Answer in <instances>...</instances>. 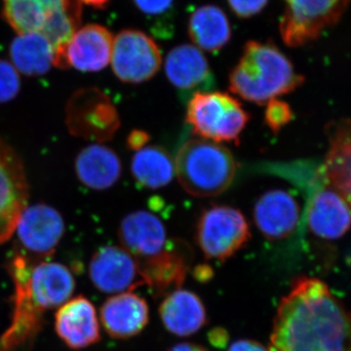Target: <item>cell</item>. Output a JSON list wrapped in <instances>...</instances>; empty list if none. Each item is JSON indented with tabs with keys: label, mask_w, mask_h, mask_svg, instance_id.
Wrapping results in <instances>:
<instances>
[{
	"label": "cell",
	"mask_w": 351,
	"mask_h": 351,
	"mask_svg": "<svg viewBox=\"0 0 351 351\" xmlns=\"http://www.w3.org/2000/svg\"><path fill=\"white\" fill-rule=\"evenodd\" d=\"M2 17L17 34L36 32L58 51L80 27L78 0H2Z\"/></svg>",
	"instance_id": "cell-5"
},
{
	"label": "cell",
	"mask_w": 351,
	"mask_h": 351,
	"mask_svg": "<svg viewBox=\"0 0 351 351\" xmlns=\"http://www.w3.org/2000/svg\"><path fill=\"white\" fill-rule=\"evenodd\" d=\"M110 64L122 82H149L162 64L160 49L154 38L138 29H126L113 38Z\"/></svg>",
	"instance_id": "cell-9"
},
{
	"label": "cell",
	"mask_w": 351,
	"mask_h": 351,
	"mask_svg": "<svg viewBox=\"0 0 351 351\" xmlns=\"http://www.w3.org/2000/svg\"><path fill=\"white\" fill-rule=\"evenodd\" d=\"M286 8L279 31L289 47H301L319 38L321 32L336 25L350 0H284Z\"/></svg>",
	"instance_id": "cell-7"
},
{
	"label": "cell",
	"mask_w": 351,
	"mask_h": 351,
	"mask_svg": "<svg viewBox=\"0 0 351 351\" xmlns=\"http://www.w3.org/2000/svg\"><path fill=\"white\" fill-rule=\"evenodd\" d=\"M327 135L329 149L321 166L323 177L351 206V119L332 122Z\"/></svg>",
	"instance_id": "cell-21"
},
{
	"label": "cell",
	"mask_w": 351,
	"mask_h": 351,
	"mask_svg": "<svg viewBox=\"0 0 351 351\" xmlns=\"http://www.w3.org/2000/svg\"><path fill=\"white\" fill-rule=\"evenodd\" d=\"M304 77L274 43L250 40L230 75V89L244 100L267 105L302 86Z\"/></svg>",
	"instance_id": "cell-3"
},
{
	"label": "cell",
	"mask_w": 351,
	"mask_h": 351,
	"mask_svg": "<svg viewBox=\"0 0 351 351\" xmlns=\"http://www.w3.org/2000/svg\"><path fill=\"white\" fill-rule=\"evenodd\" d=\"M89 276L95 288L105 294H120L145 285L137 261L119 246L99 249L90 262Z\"/></svg>",
	"instance_id": "cell-13"
},
{
	"label": "cell",
	"mask_w": 351,
	"mask_h": 351,
	"mask_svg": "<svg viewBox=\"0 0 351 351\" xmlns=\"http://www.w3.org/2000/svg\"><path fill=\"white\" fill-rule=\"evenodd\" d=\"M134 6L152 23L154 36L170 38L174 31L176 0H131Z\"/></svg>",
	"instance_id": "cell-27"
},
{
	"label": "cell",
	"mask_w": 351,
	"mask_h": 351,
	"mask_svg": "<svg viewBox=\"0 0 351 351\" xmlns=\"http://www.w3.org/2000/svg\"><path fill=\"white\" fill-rule=\"evenodd\" d=\"M175 171L186 193L195 197H213L232 186L237 163L223 145L205 138H191L180 147Z\"/></svg>",
	"instance_id": "cell-4"
},
{
	"label": "cell",
	"mask_w": 351,
	"mask_h": 351,
	"mask_svg": "<svg viewBox=\"0 0 351 351\" xmlns=\"http://www.w3.org/2000/svg\"><path fill=\"white\" fill-rule=\"evenodd\" d=\"M164 68L171 84L189 98L196 92L210 91L215 85L206 57L193 44H181L170 50Z\"/></svg>",
	"instance_id": "cell-15"
},
{
	"label": "cell",
	"mask_w": 351,
	"mask_h": 351,
	"mask_svg": "<svg viewBox=\"0 0 351 351\" xmlns=\"http://www.w3.org/2000/svg\"><path fill=\"white\" fill-rule=\"evenodd\" d=\"M269 351H351V314L314 277L295 279L274 316Z\"/></svg>",
	"instance_id": "cell-1"
},
{
	"label": "cell",
	"mask_w": 351,
	"mask_h": 351,
	"mask_svg": "<svg viewBox=\"0 0 351 351\" xmlns=\"http://www.w3.org/2000/svg\"><path fill=\"white\" fill-rule=\"evenodd\" d=\"M228 351H269L262 343L252 339H239L232 343Z\"/></svg>",
	"instance_id": "cell-31"
},
{
	"label": "cell",
	"mask_w": 351,
	"mask_h": 351,
	"mask_svg": "<svg viewBox=\"0 0 351 351\" xmlns=\"http://www.w3.org/2000/svg\"><path fill=\"white\" fill-rule=\"evenodd\" d=\"M21 89L20 73L11 62L0 59V104L11 101Z\"/></svg>",
	"instance_id": "cell-28"
},
{
	"label": "cell",
	"mask_w": 351,
	"mask_h": 351,
	"mask_svg": "<svg viewBox=\"0 0 351 351\" xmlns=\"http://www.w3.org/2000/svg\"><path fill=\"white\" fill-rule=\"evenodd\" d=\"M119 237L122 248L131 254L138 263L156 257L168 244L162 221L147 211L127 215L120 223Z\"/></svg>",
	"instance_id": "cell-19"
},
{
	"label": "cell",
	"mask_w": 351,
	"mask_h": 351,
	"mask_svg": "<svg viewBox=\"0 0 351 351\" xmlns=\"http://www.w3.org/2000/svg\"><path fill=\"white\" fill-rule=\"evenodd\" d=\"M11 64L25 76L45 75L55 66L56 50L45 36L36 32L17 34L9 47Z\"/></svg>",
	"instance_id": "cell-25"
},
{
	"label": "cell",
	"mask_w": 351,
	"mask_h": 351,
	"mask_svg": "<svg viewBox=\"0 0 351 351\" xmlns=\"http://www.w3.org/2000/svg\"><path fill=\"white\" fill-rule=\"evenodd\" d=\"M250 237V228L243 214L230 206L205 210L196 228V240L205 257L221 262L241 250Z\"/></svg>",
	"instance_id": "cell-8"
},
{
	"label": "cell",
	"mask_w": 351,
	"mask_h": 351,
	"mask_svg": "<svg viewBox=\"0 0 351 351\" xmlns=\"http://www.w3.org/2000/svg\"><path fill=\"white\" fill-rule=\"evenodd\" d=\"M80 3L86 4L88 6L93 7V8L103 9L108 6L110 0H78Z\"/></svg>",
	"instance_id": "cell-34"
},
{
	"label": "cell",
	"mask_w": 351,
	"mask_h": 351,
	"mask_svg": "<svg viewBox=\"0 0 351 351\" xmlns=\"http://www.w3.org/2000/svg\"><path fill=\"white\" fill-rule=\"evenodd\" d=\"M75 172L78 180L87 188L104 191L119 181L122 172L121 161L110 147L90 145L76 157Z\"/></svg>",
	"instance_id": "cell-23"
},
{
	"label": "cell",
	"mask_w": 351,
	"mask_h": 351,
	"mask_svg": "<svg viewBox=\"0 0 351 351\" xmlns=\"http://www.w3.org/2000/svg\"><path fill=\"white\" fill-rule=\"evenodd\" d=\"M249 119L239 101L223 92H196L189 98L186 122L205 140L239 144Z\"/></svg>",
	"instance_id": "cell-6"
},
{
	"label": "cell",
	"mask_w": 351,
	"mask_h": 351,
	"mask_svg": "<svg viewBox=\"0 0 351 351\" xmlns=\"http://www.w3.org/2000/svg\"><path fill=\"white\" fill-rule=\"evenodd\" d=\"M55 330L58 337L71 350L89 348L101 339L96 308L83 295L69 299L57 308Z\"/></svg>",
	"instance_id": "cell-17"
},
{
	"label": "cell",
	"mask_w": 351,
	"mask_h": 351,
	"mask_svg": "<svg viewBox=\"0 0 351 351\" xmlns=\"http://www.w3.org/2000/svg\"><path fill=\"white\" fill-rule=\"evenodd\" d=\"M16 230L19 253L32 260H47L63 237L64 221L56 209L38 203L25 207Z\"/></svg>",
	"instance_id": "cell-10"
},
{
	"label": "cell",
	"mask_w": 351,
	"mask_h": 351,
	"mask_svg": "<svg viewBox=\"0 0 351 351\" xmlns=\"http://www.w3.org/2000/svg\"><path fill=\"white\" fill-rule=\"evenodd\" d=\"M193 255L189 245L180 240L168 241L165 250L156 257L138 263L145 285L154 295L169 294L171 289H179L191 267Z\"/></svg>",
	"instance_id": "cell-16"
},
{
	"label": "cell",
	"mask_w": 351,
	"mask_h": 351,
	"mask_svg": "<svg viewBox=\"0 0 351 351\" xmlns=\"http://www.w3.org/2000/svg\"><path fill=\"white\" fill-rule=\"evenodd\" d=\"M159 314L166 330L178 337L191 336L207 323L206 308L200 298L181 288L165 295Z\"/></svg>",
	"instance_id": "cell-22"
},
{
	"label": "cell",
	"mask_w": 351,
	"mask_h": 351,
	"mask_svg": "<svg viewBox=\"0 0 351 351\" xmlns=\"http://www.w3.org/2000/svg\"><path fill=\"white\" fill-rule=\"evenodd\" d=\"M254 219L265 239L281 241L290 237L299 226V203L289 191L271 189L256 202Z\"/></svg>",
	"instance_id": "cell-18"
},
{
	"label": "cell",
	"mask_w": 351,
	"mask_h": 351,
	"mask_svg": "<svg viewBox=\"0 0 351 351\" xmlns=\"http://www.w3.org/2000/svg\"><path fill=\"white\" fill-rule=\"evenodd\" d=\"M293 119L294 113L292 108L285 101L274 99L267 104V110L265 112V124L274 134L282 130Z\"/></svg>",
	"instance_id": "cell-29"
},
{
	"label": "cell",
	"mask_w": 351,
	"mask_h": 351,
	"mask_svg": "<svg viewBox=\"0 0 351 351\" xmlns=\"http://www.w3.org/2000/svg\"><path fill=\"white\" fill-rule=\"evenodd\" d=\"M149 135L147 132L134 130L130 135H129L127 143H128L129 147H130L131 149L138 151V149H142L143 147H145V145L149 143Z\"/></svg>",
	"instance_id": "cell-32"
},
{
	"label": "cell",
	"mask_w": 351,
	"mask_h": 351,
	"mask_svg": "<svg viewBox=\"0 0 351 351\" xmlns=\"http://www.w3.org/2000/svg\"><path fill=\"white\" fill-rule=\"evenodd\" d=\"M113 38L112 32L104 25L89 24L80 27L56 53L55 66L84 73L100 71L110 63Z\"/></svg>",
	"instance_id": "cell-11"
},
{
	"label": "cell",
	"mask_w": 351,
	"mask_h": 351,
	"mask_svg": "<svg viewBox=\"0 0 351 351\" xmlns=\"http://www.w3.org/2000/svg\"><path fill=\"white\" fill-rule=\"evenodd\" d=\"M104 329L114 339L133 338L140 334L149 320L147 302L133 291L108 298L101 307Z\"/></svg>",
	"instance_id": "cell-20"
},
{
	"label": "cell",
	"mask_w": 351,
	"mask_h": 351,
	"mask_svg": "<svg viewBox=\"0 0 351 351\" xmlns=\"http://www.w3.org/2000/svg\"><path fill=\"white\" fill-rule=\"evenodd\" d=\"M306 225L313 234L324 240L339 239L350 230V205L324 179L309 195Z\"/></svg>",
	"instance_id": "cell-14"
},
{
	"label": "cell",
	"mask_w": 351,
	"mask_h": 351,
	"mask_svg": "<svg viewBox=\"0 0 351 351\" xmlns=\"http://www.w3.org/2000/svg\"><path fill=\"white\" fill-rule=\"evenodd\" d=\"M14 283L10 325L0 336V351H29L46 311L73 297L75 279L63 263L32 260L16 252L9 263Z\"/></svg>",
	"instance_id": "cell-2"
},
{
	"label": "cell",
	"mask_w": 351,
	"mask_h": 351,
	"mask_svg": "<svg viewBox=\"0 0 351 351\" xmlns=\"http://www.w3.org/2000/svg\"><path fill=\"white\" fill-rule=\"evenodd\" d=\"M131 170L134 178L143 186L163 188L174 178L175 161L162 147H145L133 156Z\"/></svg>",
	"instance_id": "cell-26"
},
{
	"label": "cell",
	"mask_w": 351,
	"mask_h": 351,
	"mask_svg": "<svg viewBox=\"0 0 351 351\" xmlns=\"http://www.w3.org/2000/svg\"><path fill=\"white\" fill-rule=\"evenodd\" d=\"M188 32L193 45L207 52H218L230 43L232 27L221 7L206 4L189 16Z\"/></svg>",
	"instance_id": "cell-24"
},
{
	"label": "cell",
	"mask_w": 351,
	"mask_h": 351,
	"mask_svg": "<svg viewBox=\"0 0 351 351\" xmlns=\"http://www.w3.org/2000/svg\"><path fill=\"white\" fill-rule=\"evenodd\" d=\"M168 351H208V350L197 343H181L172 346Z\"/></svg>",
	"instance_id": "cell-33"
},
{
	"label": "cell",
	"mask_w": 351,
	"mask_h": 351,
	"mask_svg": "<svg viewBox=\"0 0 351 351\" xmlns=\"http://www.w3.org/2000/svg\"><path fill=\"white\" fill-rule=\"evenodd\" d=\"M29 189L20 157L0 138V245L10 239L27 206Z\"/></svg>",
	"instance_id": "cell-12"
},
{
	"label": "cell",
	"mask_w": 351,
	"mask_h": 351,
	"mask_svg": "<svg viewBox=\"0 0 351 351\" xmlns=\"http://www.w3.org/2000/svg\"><path fill=\"white\" fill-rule=\"evenodd\" d=\"M230 10L240 19H249L262 12L269 0H226Z\"/></svg>",
	"instance_id": "cell-30"
}]
</instances>
